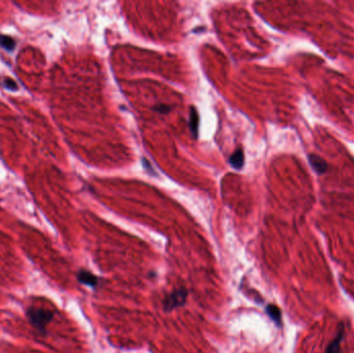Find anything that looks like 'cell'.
Here are the masks:
<instances>
[{"label":"cell","instance_id":"obj_1","mask_svg":"<svg viewBox=\"0 0 354 353\" xmlns=\"http://www.w3.org/2000/svg\"><path fill=\"white\" fill-rule=\"evenodd\" d=\"M53 312L42 308L30 306V308L26 310V317L29 323L43 336L47 334V325L53 319Z\"/></svg>","mask_w":354,"mask_h":353},{"label":"cell","instance_id":"obj_2","mask_svg":"<svg viewBox=\"0 0 354 353\" xmlns=\"http://www.w3.org/2000/svg\"><path fill=\"white\" fill-rule=\"evenodd\" d=\"M187 299V291L184 289H178L171 292L167 296L164 302L165 310L166 311H171L175 308H178L180 305H183L186 303Z\"/></svg>","mask_w":354,"mask_h":353},{"label":"cell","instance_id":"obj_3","mask_svg":"<svg viewBox=\"0 0 354 353\" xmlns=\"http://www.w3.org/2000/svg\"><path fill=\"white\" fill-rule=\"evenodd\" d=\"M307 160H309V163L312 166L313 170L319 175L325 174L328 171V165L326 160L321 158L318 155H315V153H311V155L307 156Z\"/></svg>","mask_w":354,"mask_h":353},{"label":"cell","instance_id":"obj_4","mask_svg":"<svg viewBox=\"0 0 354 353\" xmlns=\"http://www.w3.org/2000/svg\"><path fill=\"white\" fill-rule=\"evenodd\" d=\"M344 332H345L344 324H341L340 327H338V332L337 334V337H335L334 341L330 342L325 353H338V351H340V347H341V343L344 337Z\"/></svg>","mask_w":354,"mask_h":353},{"label":"cell","instance_id":"obj_5","mask_svg":"<svg viewBox=\"0 0 354 353\" xmlns=\"http://www.w3.org/2000/svg\"><path fill=\"white\" fill-rule=\"evenodd\" d=\"M78 280L80 283L90 287H96L97 285V278L86 271H80L78 273Z\"/></svg>","mask_w":354,"mask_h":353},{"label":"cell","instance_id":"obj_6","mask_svg":"<svg viewBox=\"0 0 354 353\" xmlns=\"http://www.w3.org/2000/svg\"><path fill=\"white\" fill-rule=\"evenodd\" d=\"M229 163L231 164V166L236 168V169H241L243 166L244 163V157H243V151L241 149H237L235 150L232 155H231L230 159H229Z\"/></svg>","mask_w":354,"mask_h":353},{"label":"cell","instance_id":"obj_7","mask_svg":"<svg viewBox=\"0 0 354 353\" xmlns=\"http://www.w3.org/2000/svg\"><path fill=\"white\" fill-rule=\"evenodd\" d=\"M266 312L268 314V316L271 317L274 322L275 324H278L279 326H281L282 324V315H281V311L278 308V306L274 305H268L266 308Z\"/></svg>","mask_w":354,"mask_h":353},{"label":"cell","instance_id":"obj_8","mask_svg":"<svg viewBox=\"0 0 354 353\" xmlns=\"http://www.w3.org/2000/svg\"><path fill=\"white\" fill-rule=\"evenodd\" d=\"M0 46L7 51H13L15 49V46H16V43H15L11 36L0 34Z\"/></svg>","mask_w":354,"mask_h":353},{"label":"cell","instance_id":"obj_9","mask_svg":"<svg viewBox=\"0 0 354 353\" xmlns=\"http://www.w3.org/2000/svg\"><path fill=\"white\" fill-rule=\"evenodd\" d=\"M198 124H199L198 113H197L196 109L193 107V108L191 109V121H190V125H191L192 132H193V134H195V135H197V133H198Z\"/></svg>","mask_w":354,"mask_h":353},{"label":"cell","instance_id":"obj_10","mask_svg":"<svg viewBox=\"0 0 354 353\" xmlns=\"http://www.w3.org/2000/svg\"><path fill=\"white\" fill-rule=\"evenodd\" d=\"M3 84H4V86H5L7 89H9V90H16V89L18 88V86H17V83L15 82L14 80L10 79V78H5V79L3 80Z\"/></svg>","mask_w":354,"mask_h":353},{"label":"cell","instance_id":"obj_11","mask_svg":"<svg viewBox=\"0 0 354 353\" xmlns=\"http://www.w3.org/2000/svg\"><path fill=\"white\" fill-rule=\"evenodd\" d=\"M153 109H155L158 112H160V113L165 114V113H168L169 111H170V107L167 106V105H157V106H155V108H153Z\"/></svg>","mask_w":354,"mask_h":353}]
</instances>
